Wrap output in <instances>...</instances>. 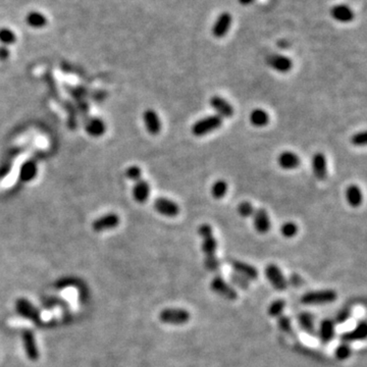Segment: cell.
Instances as JSON below:
<instances>
[{
	"label": "cell",
	"mask_w": 367,
	"mask_h": 367,
	"mask_svg": "<svg viewBox=\"0 0 367 367\" xmlns=\"http://www.w3.org/2000/svg\"><path fill=\"white\" fill-rule=\"evenodd\" d=\"M346 200L351 207H358L363 200L361 189L357 185H351L346 190Z\"/></svg>",
	"instance_id": "obj_26"
},
{
	"label": "cell",
	"mask_w": 367,
	"mask_h": 367,
	"mask_svg": "<svg viewBox=\"0 0 367 367\" xmlns=\"http://www.w3.org/2000/svg\"><path fill=\"white\" fill-rule=\"evenodd\" d=\"M337 294L332 289H324L307 292L301 297V303L304 305H324L334 302Z\"/></svg>",
	"instance_id": "obj_2"
},
{
	"label": "cell",
	"mask_w": 367,
	"mask_h": 367,
	"mask_svg": "<svg viewBox=\"0 0 367 367\" xmlns=\"http://www.w3.org/2000/svg\"><path fill=\"white\" fill-rule=\"evenodd\" d=\"M312 171L314 177L318 181H323L327 177V164L326 158L323 153L317 152L312 158Z\"/></svg>",
	"instance_id": "obj_16"
},
{
	"label": "cell",
	"mask_w": 367,
	"mask_h": 367,
	"mask_svg": "<svg viewBox=\"0 0 367 367\" xmlns=\"http://www.w3.org/2000/svg\"><path fill=\"white\" fill-rule=\"evenodd\" d=\"M222 126V119L216 115L205 117L197 121L192 126V134L196 137H203L208 135Z\"/></svg>",
	"instance_id": "obj_3"
},
{
	"label": "cell",
	"mask_w": 367,
	"mask_h": 367,
	"mask_svg": "<svg viewBox=\"0 0 367 367\" xmlns=\"http://www.w3.org/2000/svg\"><path fill=\"white\" fill-rule=\"evenodd\" d=\"M366 334H367V325H366V322L362 320L358 322L352 330L342 333L341 341L346 344H349L355 341H362V340H365Z\"/></svg>",
	"instance_id": "obj_15"
},
{
	"label": "cell",
	"mask_w": 367,
	"mask_h": 367,
	"mask_svg": "<svg viewBox=\"0 0 367 367\" xmlns=\"http://www.w3.org/2000/svg\"><path fill=\"white\" fill-rule=\"evenodd\" d=\"M26 23L33 29H43L48 24L46 16L38 11H32L26 16Z\"/></svg>",
	"instance_id": "obj_25"
},
{
	"label": "cell",
	"mask_w": 367,
	"mask_h": 367,
	"mask_svg": "<svg viewBox=\"0 0 367 367\" xmlns=\"http://www.w3.org/2000/svg\"><path fill=\"white\" fill-rule=\"evenodd\" d=\"M191 314L184 308H166L159 313V320L166 324L182 325L190 320Z\"/></svg>",
	"instance_id": "obj_4"
},
{
	"label": "cell",
	"mask_w": 367,
	"mask_h": 367,
	"mask_svg": "<svg viewBox=\"0 0 367 367\" xmlns=\"http://www.w3.org/2000/svg\"><path fill=\"white\" fill-rule=\"evenodd\" d=\"M210 289L212 292L227 300L235 301L238 299V293L236 292V290L232 286H230L219 274L215 275L211 279Z\"/></svg>",
	"instance_id": "obj_5"
},
{
	"label": "cell",
	"mask_w": 367,
	"mask_h": 367,
	"mask_svg": "<svg viewBox=\"0 0 367 367\" xmlns=\"http://www.w3.org/2000/svg\"><path fill=\"white\" fill-rule=\"evenodd\" d=\"M286 307V301L283 299H276L272 301L267 307V314L270 317H279L283 315L284 309Z\"/></svg>",
	"instance_id": "obj_29"
},
{
	"label": "cell",
	"mask_w": 367,
	"mask_h": 367,
	"mask_svg": "<svg viewBox=\"0 0 367 367\" xmlns=\"http://www.w3.org/2000/svg\"><path fill=\"white\" fill-rule=\"evenodd\" d=\"M335 334V323L332 319H323L318 329V337L323 345L329 344Z\"/></svg>",
	"instance_id": "obj_17"
},
{
	"label": "cell",
	"mask_w": 367,
	"mask_h": 367,
	"mask_svg": "<svg viewBox=\"0 0 367 367\" xmlns=\"http://www.w3.org/2000/svg\"><path fill=\"white\" fill-rule=\"evenodd\" d=\"M10 49L7 46H0V61L5 62L10 58Z\"/></svg>",
	"instance_id": "obj_40"
},
{
	"label": "cell",
	"mask_w": 367,
	"mask_h": 367,
	"mask_svg": "<svg viewBox=\"0 0 367 367\" xmlns=\"http://www.w3.org/2000/svg\"><path fill=\"white\" fill-rule=\"evenodd\" d=\"M280 233L285 238L291 239L295 237L298 233V227L297 224L293 221H287L280 227Z\"/></svg>",
	"instance_id": "obj_33"
},
{
	"label": "cell",
	"mask_w": 367,
	"mask_h": 367,
	"mask_svg": "<svg viewBox=\"0 0 367 367\" xmlns=\"http://www.w3.org/2000/svg\"><path fill=\"white\" fill-rule=\"evenodd\" d=\"M351 143L357 147H363L366 145V133L364 131L354 134L351 138Z\"/></svg>",
	"instance_id": "obj_38"
},
{
	"label": "cell",
	"mask_w": 367,
	"mask_h": 367,
	"mask_svg": "<svg viewBox=\"0 0 367 367\" xmlns=\"http://www.w3.org/2000/svg\"><path fill=\"white\" fill-rule=\"evenodd\" d=\"M352 315V310L351 308H344L342 309L340 312H338L334 318V323H338V324H342V323H345L349 318L350 316Z\"/></svg>",
	"instance_id": "obj_37"
},
{
	"label": "cell",
	"mask_w": 367,
	"mask_h": 367,
	"mask_svg": "<svg viewBox=\"0 0 367 367\" xmlns=\"http://www.w3.org/2000/svg\"><path fill=\"white\" fill-rule=\"evenodd\" d=\"M120 216L117 213H107L95 219L92 223V228L95 232H104L116 229L120 224Z\"/></svg>",
	"instance_id": "obj_9"
},
{
	"label": "cell",
	"mask_w": 367,
	"mask_h": 367,
	"mask_svg": "<svg viewBox=\"0 0 367 367\" xmlns=\"http://www.w3.org/2000/svg\"><path fill=\"white\" fill-rule=\"evenodd\" d=\"M201 250L204 254V266L211 272H216L219 268V261L216 256L217 241L213 236V233L202 236Z\"/></svg>",
	"instance_id": "obj_1"
},
{
	"label": "cell",
	"mask_w": 367,
	"mask_h": 367,
	"mask_svg": "<svg viewBox=\"0 0 367 367\" xmlns=\"http://www.w3.org/2000/svg\"><path fill=\"white\" fill-rule=\"evenodd\" d=\"M232 21H233L232 16L229 13L221 14L217 18V20H216V22H215V24L212 28L213 36L216 37V38H222V37H224L225 35H227L229 30L231 29Z\"/></svg>",
	"instance_id": "obj_13"
},
{
	"label": "cell",
	"mask_w": 367,
	"mask_h": 367,
	"mask_svg": "<svg viewBox=\"0 0 367 367\" xmlns=\"http://www.w3.org/2000/svg\"><path fill=\"white\" fill-rule=\"evenodd\" d=\"M254 2V0H239V3L242 5V6H249L250 4H252Z\"/></svg>",
	"instance_id": "obj_41"
},
{
	"label": "cell",
	"mask_w": 367,
	"mask_h": 367,
	"mask_svg": "<svg viewBox=\"0 0 367 367\" xmlns=\"http://www.w3.org/2000/svg\"><path fill=\"white\" fill-rule=\"evenodd\" d=\"M331 17L340 23H349L354 20L353 11L345 5L334 6L330 11Z\"/></svg>",
	"instance_id": "obj_22"
},
{
	"label": "cell",
	"mask_w": 367,
	"mask_h": 367,
	"mask_svg": "<svg viewBox=\"0 0 367 367\" xmlns=\"http://www.w3.org/2000/svg\"><path fill=\"white\" fill-rule=\"evenodd\" d=\"M249 121L252 126L256 128H262L268 124L269 116L265 110L261 108H256L251 111V114L249 116Z\"/></svg>",
	"instance_id": "obj_27"
},
{
	"label": "cell",
	"mask_w": 367,
	"mask_h": 367,
	"mask_svg": "<svg viewBox=\"0 0 367 367\" xmlns=\"http://www.w3.org/2000/svg\"><path fill=\"white\" fill-rule=\"evenodd\" d=\"M132 193L136 202L145 203L150 195V185L147 181L141 179L135 183Z\"/></svg>",
	"instance_id": "obj_18"
},
{
	"label": "cell",
	"mask_w": 367,
	"mask_h": 367,
	"mask_svg": "<svg viewBox=\"0 0 367 367\" xmlns=\"http://www.w3.org/2000/svg\"><path fill=\"white\" fill-rule=\"evenodd\" d=\"M23 340H24V347H25L27 356L29 357L30 360L36 361L39 358V353H38L37 345L35 342L34 334L30 330H26L23 333Z\"/></svg>",
	"instance_id": "obj_21"
},
{
	"label": "cell",
	"mask_w": 367,
	"mask_h": 367,
	"mask_svg": "<svg viewBox=\"0 0 367 367\" xmlns=\"http://www.w3.org/2000/svg\"><path fill=\"white\" fill-rule=\"evenodd\" d=\"M17 310L21 315L27 317L28 319H30L32 321L37 322L40 319L37 309L28 300L20 299L17 302Z\"/></svg>",
	"instance_id": "obj_20"
},
{
	"label": "cell",
	"mask_w": 367,
	"mask_h": 367,
	"mask_svg": "<svg viewBox=\"0 0 367 367\" xmlns=\"http://www.w3.org/2000/svg\"><path fill=\"white\" fill-rule=\"evenodd\" d=\"M38 174V166L35 161L28 160L23 163L20 169V179L22 182L29 183L33 181Z\"/></svg>",
	"instance_id": "obj_23"
},
{
	"label": "cell",
	"mask_w": 367,
	"mask_h": 367,
	"mask_svg": "<svg viewBox=\"0 0 367 367\" xmlns=\"http://www.w3.org/2000/svg\"><path fill=\"white\" fill-rule=\"evenodd\" d=\"M233 281H234V283H236V284H240V286L239 287H241V288H243V289H247L248 288V280L246 279V278H244L243 276H241V275H239V274H237V275H233Z\"/></svg>",
	"instance_id": "obj_39"
},
{
	"label": "cell",
	"mask_w": 367,
	"mask_h": 367,
	"mask_svg": "<svg viewBox=\"0 0 367 367\" xmlns=\"http://www.w3.org/2000/svg\"><path fill=\"white\" fill-rule=\"evenodd\" d=\"M228 192V183L223 180L216 181L211 187V195L215 199H221Z\"/></svg>",
	"instance_id": "obj_30"
},
{
	"label": "cell",
	"mask_w": 367,
	"mask_h": 367,
	"mask_svg": "<svg viewBox=\"0 0 367 367\" xmlns=\"http://www.w3.org/2000/svg\"><path fill=\"white\" fill-rule=\"evenodd\" d=\"M153 207L159 214L166 217H175L180 212L179 205L175 201L164 198V197H158L157 199H155Z\"/></svg>",
	"instance_id": "obj_7"
},
{
	"label": "cell",
	"mask_w": 367,
	"mask_h": 367,
	"mask_svg": "<svg viewBox=\"0 0 367 367\" xmlns=\"http://www.w3.org/2000/svg\"><path fill=\"white\" fill-rule=\"evenodd\" d=\"M254 211H255V209H254L253 205L248 201H243L238 206V213L242 217H250L253 215Z\"/></svg>",
	"instance_id": "obj_36"
},
{
	"label": "cell",
	"mask_w": 367,
	"mask_h": 367,
	"mask_svg": "<svg viewBox=\"0 0 367 367\" xmlns=\"http://www.w3.org/2000/svg\"><path fill=\"white\" fill-rule=\"evenodd\" d=\"M266 64L272 70L278 73H288L291 71L293 67L292 61L288 56L281 54H270L266 58Z\"/></svg>",
	"instance_id": "obj_10"
},
{
	"label": "cell",
	"mask_w": 367,
	"mask_h": 367,
	"mask_svg": "<svg viewBox=\"0 0 367 367\" xmlns=\"http://www.w3.org/2000/svg\"><path fill=\"white\" fill-rule=\"evenodd\" d=\"M231 265L233 269L237 272V274L243 276L244 278L256 280L258 278V270L255 266H253L247 262L241 260H232Z\"/></svg>",
	"instance_id": "obj_12"
},
{
	"label": "cell",
	"mask_w": 367,
	"mask_h": 367,
	"mask_svg": "<svg viewBox=\"0 0 367 367\" xmlns=\"http://www.w3.org/2000/svg\"><path fill=\"white\" fill-rule=\"evenodd\" d=\"M105 131H106L105 123L98 118L90 120L86 126V132L88 133V135L94 138L101 137L105 133Z\"/></svg>",
	"instance_id": "obj_28"
},
{
	"label": "cell",
	"mask_w": 367,
	"mask_h": 367,
	"mask_svg": "<svg viewBox=\"0 0 367 367\" xmlns=\"http://www.w3.org/2000/svg\"><path fill=\"white\" fill-rule=\"evenodd\" d=\"M277 163L283 169L292 171V169H295L300 165V158L292 151H284L278 155Z\"/></svg>",
	"instance_id": "obj_19"
},
{
	"label": "cell",
	"mask_w": 367,
	"mask_h": 367,
	"mask_svg": "<svg viewBox=\"0 0 367 367\" xmlns=\"http://www.w3.org/2000/svg\"><path fill=\"white\" fill-rule=\"evenodd\" d=\"M143 122L147 132L152 135L156 136L161 131V122L157 115V112L151 108L146 109L143 114Z\"/></svg>",
	"instance_id": "obj_11"
},
{
	"label": "cell",
	"mask_w": 367,
	"mask_h": 367,
	"mask_svg": "<svg viewBox=\"0 0 367 367\" xmlns=\"http://www.w3.org/2000/svg\"><path fill=\"white\" fill-rule=\"evenodd\" d=\"M17 42V35L16 33L9 29V28H2L0 29V43L3 46H10Z\"/></svg>",
	"instance_id": "obj_31"
},
{
	"label": "cell",
	"mask_w": 367,
	"mask_h": 367,
	"mask_svg": "<svg viewBox=\"0 0 367 367\" xmlns=\"http://www.w3.org/2000/svg\"><path fill=\"white\" fill-rule=\"evenodd\" d=\"M253 224L256 232L259 234H266L270 230V219L265 209L259 208L253 213Z\"/></svg>",
	"instance_id": "obj_14"
},
{
	"label": "cell",
	"mask_w": 367,
	"mask_h": 367,
	"mask_svg": "<svg viewBox=\"0 0 367 367\" xmlns=\"http://www.w3.org/2000/svg\"><path fill=\"white\" fill-rule=\"evenodd\" d=\"M277 325H278V328L284 333L295 336V331L293 329L292 321L289 316L280 315L279 317H277Z\"/></svg>",
	"instance_id": "obj_32"
},
{
	"label": "cell",
	"mask_w": 367,
	"mask_h": 367,
	"mask_svg": "<svg viewBox=\"0 0 367 367\" xmlns=\"http://www.w3.org/2000/svg\"><path fill=\"white\" fill-rule=\"evenodd\" d=\"M264 272L267 280L275 290L285 291L288 288V281L277 265L273 263L268 264Z\"/></svg>",
	"instance_id": "obj_6"
},
{
	"label": "cell",
	"mask_w": 367,
	"mask_h": 367,
	"mask_svg": "<svg viewBox=\"0 0 367 367\" xmlns=\"http://www.w3.org/2000/svg\"><path fill=\"white\" fill-rule=\"evenodd\" d=\"M298 324L299 327L306 332L309 335L314 336L316 334V330H315V324H314V317L311 313L309 312H301L298 317Z\"/></svg>",
	"instance_id": "obj_24"
},
{
	"label": "cell",
	"mask_w": 367,
	"mask_h": 367,
	"mask_svg": "<svg viewBox=\"0 0 367 367\" xmlns=\"http://www.w3.org/2000/svg\"><path fill=\"white\" fill-rule=\"evenodd\" d=\"M209 104L216 112V116L221 119H230L234 116V107L232 104L220 96H212L209 100Z\"/></svg>",
	"instance_id": "obj_8"
},
{
	"label": "cell",
	"mask_w": 367,
	"mask_h": 367,
	"mask_svg": "<svg viewBox=\"0 0 367 367\" xmlns=\"http://www.w3.org/2000/svg\"><path fill=\"white\" fill-rule=\"evenodd\" d=\"M334 355H335L336 359H338V360H341V361L346 360L352 355V349H351L349 344L342 343L341 345H338L336 347Z\"/></svg>",
	"instance_id": "obj_34"
},
{
	"label": "cell",
	"mask_w": 367,
	"mask_h": 367,
	"mask_svg": "<svg viewBox=\"0 0 367 367\" xmlns=\"http://www.w3.org/2000/svg\"><path fill=\"white\" fill-rule=\"evenodd\" d=\"M126 177L130 181L137 182V181L141 180V177H142V169H141L138 165H131L127 168Z\"/></svg>",
	"instance_id": "obj_35"
}]
</instances>
